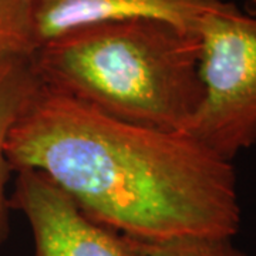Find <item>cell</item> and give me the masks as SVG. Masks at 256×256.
<instances>
[{
  "mask_svg": "<svg viewBox=\"0 0 256 256\" xmlns=\"http://www.w3.org/2000/svg\"><path fill=\"white\" fill-rule=\"evenodd\" d=\"M12 171L37 170L90 218L141 242L240 228L230 161L185 132L111 118L40 86L10 131Z\"/></svg>",
  "mask_w": 256,
  "mask_h": 256,
  "instance_id": "cell-1",
  "label": "cell"
},
{
  "mask_svg": "<svg viewBox=\"0 0 256 256\" xmlns=\"http://www.w3.org/2000/svg\"><path fill=\"white\" fill-rule=\"evenodd\" d=\"M42 87L111 118L185 132L202 100L196 32L138 18L78 28L40 46Z\"/></svg>",
  "mask_w": 256,
  "mask_h": 256,
  "instance_id": "cell-2",
  "label": "cell"
},
{
  "mask_svg": "<svg viewBox=\"0 0 256 256\" xmlns=\"http://www.w3.org/2000/svg\"><path fill=\"white\" fill-rule=\"evenodd\" d=\"M196 34L204 92L185 134L232 162L256 144V14L222 0Z\"/></svg>",
  "mask_w": 256,
  "mask_h": 256,
  "instance_id": "cell-3",
  "label": "cell"
},
{
  "mask_svg": "<svg viewBox=\"0 0 256 256\" xmlns=\"http://www.w3.org/2000/svg\"><path fill=\"white\" fill-rule=\"evenodd\" d=\"M9 201L28 220L32 256H146L140 240L96 222L37 170L18 171Z\"/></svg>",
  "mask_w": 256,
  "mask_h": 256,
  "instance_id": "cell-4",
  "label": "cell"
},
{
  "mask_svg": "<svg viewBox=\"0 0 256 256\" xmlns=\"http://www.w3.org/2000/svg\"><path fill=\"white\" fill-rule=\"evenodd\" d=\"M222 0H33L37 48L78 28L138 18L162 20L196 32Z\"/></svg>",
  "mask_w": 256,
  "mask_h": 256,
  "instance_id": "cell-5",
  "label": "cell"
},
{
  "mask_svg": "<svg viewBox=\"0 0 256 256\" xmlns=\"http://www.w3.org/2000/svg\"><path fill=\"white\" fill-rule=\"evenodd\" d=\"M32 58L0 62V248L10 235V201L8 194L10 168L6 144L12 128L18 122L40 88Z\"/></svg>",
  "mask_w": 256,
  "mask_h": 256,
  "instance_id": "cell-6",
  "label": "cell"
},
{
  "mask_svg": "<svg viewBox=\"0 0 256 256\" xmlns=\"http://www.w3.org/2000/svg\"><path fill=\"white\" fill-rule=\"evenodd\" d=\"M36 50L33 0H0V62L32 58Z\"/></svg>",
  "mask_w": 256,
  "mask_h": 256,
  "instance_id": "cell-7",
  "label": "cell"
},
{
  "mask_svg": "<svg viewBox=\"0 0 256 256\" xmlns=\"http://www.w3.org/2000/svg\"><path fill=\"white\" fill-rule=\"evenodd\" d=\"M141 244L146 256H250L230 236H186Z\"/></svg>",
  "mask_w": 256,
  "mask_h": 256,
  "instance_id": "cell-8",
  "label": "cell"
},
{
  "mask_svg": "<svg viewBox=\"0 0 256 256\" xmlns=\"http://www.w3.org/2000/svg\"><path fill=\"white\" fill-rule=\"evenodd\" d=\"M244 10L250 14H256V0H245V8Z\"/></svg>",
  "mask_w": 256,
  "mask_h": 256,
  "instance_id": "cell-9",
  "label": "cell"
}]
</instances>
